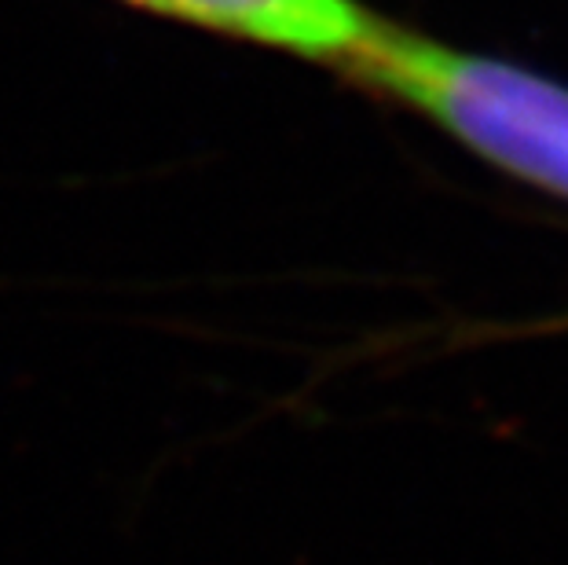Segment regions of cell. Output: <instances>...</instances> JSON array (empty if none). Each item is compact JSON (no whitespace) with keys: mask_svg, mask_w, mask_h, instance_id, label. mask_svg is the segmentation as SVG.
<instances>
[{"mask_svg":"<svg viewBox=\"0 0 568 565\" xmlns=\"http://www.w3.org/2000/svg\"><path fill=\"white\" fill-rule=\"evenodd\" d=\"M337 70L429 118L503 173L568 199V89L558 81L458 52L382 16Z\"/></svg>","mask_w":568,"mask_h":565,"instance_id":"6da1fadb","label":"cell"},{"mask_svg":"<svg viewBox=\"0 0 568 565\" xmlns=\"http://www.w3.org/2000/svg\"><path fill=\"white\" fill-rule=\"evenodd\" d=\"M140 11L224 38L342 67L367 41L378 16L359 0H122Z\"/></svg>","mask_w":568,"mask_h":565,"instance_id":"7a4b0ae2","label":"cell"}]
</instances>
